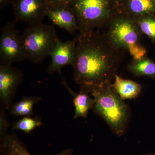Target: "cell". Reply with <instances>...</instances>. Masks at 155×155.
<instances>
[{"instance_id": "obj_20", "label": "cell", "mask_w": 155, "mask_h": 155, "mask_svg": "<svg viewBox=\"0 0 155 155\" xmlns=\"http://www.w3.org/2000/svg\"><path fill=\"white\" fill-rule=\"evenodd\" d=\"M73 0H48L49 4L70 5Z\"/></svg>"}, {"instance_id": "obj_22", "label": "cell", "mask_w": 155, "mask_h": 155, "mask_svg": "<svg viewBox=\"0 0 155 155\" xmlns=\"http://www.w3.org/2000/svg\"><path fill=\"white\" fill-rule=\"evenodd\" d=\"M142 155H155V153H149L145 154Z\"/></svg>"}, {"instance_id": "obj_18", "label": "cell", "mask_w": 155, "mask_h": 155, "mask_svg": "<svg viewBox=\"0 0 155 155\" xmlns=\"http://www.w3.org/2000/svg\"><path fill=\"white\" fill-rule=\"evenodd\" d=\"M42 125V123L38 118H33L30 116H25L14 123L12 129L21 130L25 133L29 134L36 127Z\"/></svg>"}, {"instance_id": "obj_8", "label": "cell", "mask_w": 155, "mask_h": 155, "mask_svg": "<svg viewBox=\"0 0 155 155\" xmlns=\"http://www.w3.org/2000/svg\"><path fill=\"white\" fill-rule=\"evenodd\" d=\"M23 78L22 72L12 65H0V101L5 109L11 108L12 98Z\"/></svg>"}, {"instance_id": "obj_12", "label": "cell", "mask_w": 155, "mask_h": 155, "mask_svg": "<svg viewBox=\"0 0 155 155\" xmlns=\"http://www.w3.org/2000/svg\"><path fill=\"white\" fill-rule=\"evenodd\" d=\"M120 10L133 19L155 15L154 0H122Z\"/></svg>"}, {"instance_id": "obj_9", "label": "cell", "mask_w": 155, "mask_h": 155, "mask_svg": "<svg viewBox=\"0 0 155 155\" xmlns=\"http://www.w3.org/2000/svg\"><path fill=\"white\" fill-rule=\"evenodd\" d=\"M76 54V41H64L58 40L50 56L51 61L47 72L53 74L58 72L61 75L62 68L73 65Z\"/></svg>"}, {"instance_id": "obj_5", "label": "cell", "mask_w": 155, "mask_h": 155, "mask_svg": "<svg viewBox=\"0 0 155 155\" xmlns=\"http://www.w3.org/2000/svg\"><path fill=\"white\" fill-rule=\"evenodd\" d=\"M21 36L25 59L34 64L50 56L59 39L54 25L42 22L29 25Z\"/></svg>"}, {"instance_id": "obj_3", "label": "cell", "mask_w": 155, "mask_h": 155, "mask_svg": "<svg viewBox=\"0 0 155 155\" xmlns=\"http://www.w3.org/2000/svg\"><path fill=\"white\" fill-rule=\"evenodd\" d=\"M70 6L82 34L97 31L121 12L117 0H73Z\"/></svg>"}, {"instance_id": "obj_15", "label": "cell", "mask_w": 155, "mask_h": 155, "mask_svg": "<svg viewBox=\"0 0 155 155\" xmlns=\"http://www.w3.org/2000/svg\"><path fill=\"white\" fill-rule=\"evenodd\" d=\"M127 69L136 76H147L155 79V62L146 57L133 59Z\"/></svg>"}, {"instance_id": "obj_16", "label": "cell", "mask_w": 155, "mask_h": 155, "mask_svg": "<svg viewBox=\"0 0 155 155\" xmlns=\"http://www.w3.org/2000/svg\"><path fill=\"white\" fill-rule=\"evenodd\" d=\"M40 97H24L11 108V114L14 116H30L33 114L34 105L41 100Z\"/></svg>"}, {"instance_id": "obj_6", "label": "cell", "mask_w": 155, "mask_h": 155, "mask_svg": "<svg viewBox=\"0 0 155 155\" xmlns=\"http://www.w3.org/2000/svg\"><path fill=\"white\" fill-rule=\"evenodd\" d=\"M16 21L7 22L2 29L0 37L1 64L12 65L25 59L22 36L16 30Z\"/></svg>"}, {"instance_id": "obj_19", "label": "cell", "mask_w": 155, "mask_h": 155, "mask_svg": "<svg viewBox=\"0 0 155 155\" xmlns=\"http://www.w3.org/2000/svg\"><path fill=\"white\" fill-rule=\"evenodd\" d=\"M0 115V135L2 136L7 134L6 132L9 124L6 118L5 114L3 111H1Z\"/></svg>"}, {"instance_id": "obj_14", "label": "cell", "mask_w": 155, "mask_h": 155, "mask_svg": "<svg viewBox=\"0 0 155 155\" xmlns=\"http://www.w3.org/2000/svg\"><path fill=\"white\" fill-rule=\"evenodd\" d=\"M112 85L123 100L135 98L140 94L142 86L133 81L125 79L116 74Z\"/></svg>"}, {"instance_id": "obj_11", "label": "cell", "mask_w": 155, "mask_h": 155, "mask_svg": "<svg viewBox=\"0 0 155 155\" xmlns=\"http://www.w3.org/2000/svg\"><path fill=\"white\" fill-rule=\"evenodd\" d=\"M1 155H32L15 134L1 136ZM73 150L68 149L55 155H72Z\"/></svg>"}, {"instance_id": "obj_23", "label": "cell", "mask_w": 155, "mask_h": 155, "mask_svg": "<svg viewBox=\"0 0 155 155\" xmlns=\"http://www.w3.org/2000/svg\"><path fill=\"white\" fill-rule=\"evenodd\" d=\"M154 1H155V0H154Z\"/></svg>"}, {"instance_id": "obj_21", "label": "cell", "mask_w": 155, "mask_h": 155, "mask_svg": "<svg viewBox=\"0 0 155 155\" xmlns=\"http://www.w3.org/2000/svg\"><path fill=\"white\" fill-rule=\"evenodd\" d=\"M14 0H0V8L3 9L10 4H12Z\"/></svg>"}, {"instance_id": "obj_10", "label": "cell", "mask_w": 155, "mask_h": 155, "mask_svg": "<svg viewBox=\"0 0 155 155\" xmlns=\"http://www.w3.org/2000/svg\"><path fill=\"white\" fill-rule=\"evenodd\" d=\"M54 25L72 34L78 31L77 18L70 5L48 3L46 16Z\"/></svg>"}, {"instance_id": "obj_7", "label": "cell", "mask_w": 155, "mask_h": 155, "mask_svg": "<svg viewBox=\"0 0 155 155\" xmlns=\"http://www.w3.org/2000/svg\"><path fill=\"white\" fill-rule=\"evenodd\" d=\"M12 5L17 22L34 25L42 22L46 16L48 0H14Z\"/></svg>"}, {"instance_id": "obj_4", "label": "cell", "mask_w": 155, "mask_h": 155, "mask_svg": "<svg viewBox=\"0 0 155 155\" xmlns=\"http://www.w3.org/2000/svg\"><path fill=\"white\" fill-rule=\"evenodd\" d=\"M107 26L105 35L114 47L127 50L134 59L146 57L147 50L140 42L142 32L133 18L121 12Z\"/></svg>"}, {"instance_id": "obj_2", "label": "cell", "mask_w": 155, "mask_h": 155, "mask_svg": "<svg viewBox=\"0 0 155 155\" xmlns=\"http://www.w3.org/2000/svg\"><path fill=\"white\" fill-rule=\"evenodd\" d=\"M89 94L94 101L92 109L95 113L104 119L116 135H124L129 122V110L112 83L93 89Z\"/></svg>"}, {"instance_id": "obj_1", "label": "cell", "mask_w": 155, "mask_h": 155, "mask_svg": "<svg viewBox=\"0 0 155 155\" xmlns=\"http://www.w3.org/2000/svg\"><path fill=\"white\" fill-rule=\"evenodd\" d=\"M75 41L73 78L80 85V90L89 94L93 89L112 83L120 64V50L98 31L79 34Z\"/></svg>"}, {"instance_id": "obj_13", "label": "cell", "mask_w": 155, "mask_h": 155, "mask_svg": "<svg viewBox=\"0 0 155 155\" xmlns=\"http://www.w3.org/2000/svg\"><path fill=\"white\" fill-rule=\"evenodd\" d=\"M63 83L74 97L73 100L75 107L74 119L86 118L89 110L93 108L94 104V100L89 95L88 93L84 91L80 90V92L78 94L74 93L69 88L64 79H63Z\"/></svg>"}, {"instance_id": "obj_17", "label": "cell", "mask_w": 155, "mask_h": 155, "mask_svg": "<svg viewBox=\"0 0 155 155\" xmlns=\"http://www.w3.org/2000/svg\"><path fill=\"white\" fill-rule=\"evenodd\" d=\"M134 19L142 33L148 37L155 45V15L145 16Z\"/></svg>"}]
</instances>
